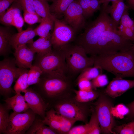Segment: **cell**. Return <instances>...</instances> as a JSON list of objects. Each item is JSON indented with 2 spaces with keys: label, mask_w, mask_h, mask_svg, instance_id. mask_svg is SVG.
Returning a JSON list of instances; mask_svg holds the SVG:
<instances>
[{
  "label": "cell",
  "mask_w": 134,
  "mask_h": 134,
  "mask_svg": "<svg viewBox=\"0 0 134 134\" xmlns=\"http://www.w3.org/2000/svg\"><path fill=\"white\" fill-rule=\"evenodd\" d=\"M94 66L113 74L115 77L134 78V49L114 54L92 57Z\"/></svg>",
  "instance_id": "6da1fadb"
},
{
  "label": "cell",
  "mask_w": 134,
  "mask_h": 134,
  "mask_svg": "<svg viewBox=\"0 0 134 134\" xmlns=\"http://www.w3.org/2000/svg\"><path fill=\"white\" fill-rule=\"evenodd\" d=\"M100 10L98 17L86 26L77 40L76 44L82 48L87 54L90 55L103 32L111 28H117L105 8L102 6Z\"/></svg>",
  "instance_id": "7a4b0ae2"
},
{
  "label": "cell",
  "mask_w": 134,
  "mask_h": 134,
  "mask_svg": "<svg viewBox=\"0 0 134 134\" xmlns=\"http://www.w3.org/2000/svg\"><path fill=\"white\" fill-rule=\"evenodd\" d=\"M66 75L52 71L43 72L38 83L33 88L38 93L43 100H52L69 88Z\"/></svg>",
  "instance_id": "3957f363"
},
{
  "label": "cell",
  "mask_w": 134,
  "mask_h": 134,
  "mask_svg": "<svg viewBox=\"0 0 134 134\" xmlns=\"http://www.w3.org/2000/svg\"><path fill=\"white\" fill-rule=\"evenodd\" d=\"M114 27L103 32L99 38L89 55L91 57L114 54L123 51L125 46V39Z\"/></svg>",
  "instance_id": "277c9868"
},
{
  "label": "cell",
  "mask_w": 134,
  "mask_h": 134,
  "mask_svg": "<svg viewBox=\"0 0 134 134\" xmlns=\"http://www.w3.org/2000/svg\"><path fill=\"white\" fill-rule=\"evenodd\" d=\"M63 49L65 54L68 75L79 74L85 69L94 66V58L88 57L84 49L79 45L70 44Z\"/></svg>",
  "instance_id": "5b68a950"
},
{
  "label": "cell",
  "mask_w": 134,
  "mask_h": 134,
  "mask_svg": "<svg viewBox=\"0 0 134 134\" xmlns=\"http://www.w3.org/2000/svg\"><path fill=\"white\" fill-rule=\"evenodd\" d=\"M95 103V110L98 118L101 131L104 134H116L113 129L116 125L112 113L114 103L113 98L107 95L104 90L100 92Z\"/></svg>",
  "instance_id": "8992f818"
},
{
  "label": "cell",
  "mask_w": 134,
  "mask_h": 134,
  "mask_svg": "<svg viewBox=\"0 0 134 134\" xmlns=\"http://www.w3.org/2000/svg\"><path fill=\"white\" fill-rule=\"evenodd\" d=\"M33 65L39 67L43 72L56 71L67 76V69L65 54L63 49H53L45 54H36Z\"/></svg>",
  "instance_id": "52a82bcc"
},
{
  "label": "cell",
  "mask_w": 134,
  "mask_h": 134,
  "mask_svg": "<svg viewBox=\"0 0 134 134\" xmlns=\"http://www.w3.org/2000/svg\"><path fill=\"white\" fill-rule=\"evenodd\" d=\"M16 66L14 58H5L0 62V93L6 98L12 92L13 83L25 69Z\"/></svg>",
  "instance_id": "ba28073f"
},
{
  "label": "cell",
  "mask_w": 134,
  "mask_h": 134,
  "mask_svg": "<svg viewBox=\"0 0 134 134\" xmlns=\"http://www.w3.org/2000/svg\"><path fill=\"white\" fill-rule=\"evenodd\" d=\"M53 17L54 27L51 37L53 49L62 50L70 44L74 38L76 32L64 21Z\"/></svg>",
  "instance_id": "9c48e42d"
},
{
  "label": "cell",
  "mask_w": 134,
  "mask_h": 134,
  "mask_svg": "<svg viewBox=\"0 0 134 134\" xmlns=\"http://www.w3.org/2000/svg\"><path fill=\"white\" fill-rule=\"evenodd\" d=\"M36 115L30 108L24 112L11 113L5 134H25L35 119Z\"/></svg>",
  "instance_id": "30bf717a"
},
{
  "label": "cell",
  "mask_w": 134,
  "mask_h": 134,
  "mask_svg": "<svg viewBox=\"0 0 134 134\" xmlns=\"http://www.w3.org/2000/svg\"><path fill=\"white\" fill-rule=\"evenodd\" d=\"M56 112L58 114L75 122H85L87 119L86 109L73 103L67 102L56 104Z\"/></svg>",
  "instance_id": "8fae6325"
},
{
  "label": "cell",
  "mask_w": 134,
  "mask_h": 134,
  "mask_svg": "<svg viewBox=\"0 0 134 134\" xmlns=\"http://www.w3.org/2000/svg\"><path fill=\"white\" fill-rule=\"evenodd\" d=\"M64 21L76 32L84 27L85 17L82 9L76 0L68 6L64 15Z\"/></svg>",
  "instance_id": "7c38bea8"
},
{
  "label": "cell",
  "mask_w": 134,
  "mask_h": 134,
  "mask_svg": "<svg viewBox=\"0 0 134 134\" xmlns=\"http://www.w3.org/2000/svg\"><path fill=\"white\" fill-rule=\"evenodd\" d=\"M30 108L43 119L46 115L47 105L40 95L33 88L28 87L22 92Z\"/></svg>",
  "instance_id": "4fadbf2b"
},
{
  "label": "cell",
  "mask_w": 134,
  "mask_h": 134,
  "mask_svg": "<svg viewBox=\"0 0 134 134\" xmlns=\"http://www.w3.org/2000/svg\"><path fill=\"white\" fill-rule=\"evenodd\" d=\"M134 87V80L115 77L104 90L108 96L113 99L119 97L128 90Z\"/></svg>",
  "instance_id": "5bb4252c"
},
{
  "label": "cell",
  "mask_w": 134,
  "mask_h": 134,
  "mask_svg": "<svg viewBox=\"0 0 134 134\" xmlns=\"http://www.w3.org/2000/svg\"><path fill=\"white\" fill-rule=\"evenodd\" d=\"M15 50L14 54L17 66L24 69L31 68L33 66L32 63L35 53L27 44L20 46Z\"/></svg>",
  "instance_id": "9a60e30c"
},
{
  "label": "cell",
  "mask_w": 134,
  "mask_h": 134,
  "mask_svg": "<svg viewBox=\"0 0 134 134\" xmlns=\"http://www.w3.org/2000/svg\"><path fill=\"white\" fill-rule=\"evenodd\" d=\"M36 35L34 29L31 27L13 34L10 42L11 47L15 49L20 46L31 43Z\"/></svg>",
  "instance_id": "2e32d148"
},
{
  "label": "cell",
  "mask_w": 134,
  "mask_h": 134,
  "mask_svg": "<svg viewBox=\"0 0 134 134\" xmlns=\"http://www.w3.org/2000/svg\"><path fill=\"white\" fill-rule=\"evenodd\" d=\"M5 101L7 108L9 110H12L14 112H24L30 108L24 96H22L21 93L16 94L15 95L12 97L6 98Z\"/></svg>",
  "instance_id": "e0dca14e"
},
{
  "label": "cell",
  "mask_w": 134,
  "mask_h": 134,
  "mask_svg": "<svg viewBox=\"0 0 134 134\" xmlns=\"http://www.w3.org/2000/svg\"><path fill=\"white\" fill-rule=\"evenodd\" d=\"M125 0H116L112 2L111 5L105 7L106 11L110 14L111 18L116 27L119 24L121 18L125 10L129 8L125 3Z\"/></svg>",
  "instance_id": "ac0fdd59"
},
{
  "label": "cell",
  "mask_w": 134,
  "mask_h": 134,
  "mask_svg": "<svg viewBox=\"0 0 134 134\" xmlns=\"http://www.w3.org/2000/svg\"><path fill=\"white\" fill-rule=\"evenodd\" d=\"M51 37V34L46 37H40L35 41L27 44V46L35 53L44 54L50 52L53 50Z\"/></svg>",
  "instance_id": "d6986e66"
},
{
  "label": "cell",
  "mask_w": 134,
  "mask_h": 134,
  "mask_svg": "<svg viewBox=\"0 0 134 134\" xmlns=\"http://www.w3.org/2000/svg\"><path fill=\"white\" fill-rule=\"evenodd\" d=\"M13 34L8 28L0 27V56H5L9 52L11 47L10 42Z\"/></svg>",
  "instance_id": "ffe728a7"
},
{
  "label": "cell",
  "mask_w": 134,
  "mask_h": 134,
  "mask_svg": "<svg viewBox=\"0 0 134 134\" xmlns=\"http://www.w3.org/2000/svg\"><path fill=\"white\" fill-rule=\"evenodd\" d=\"M74 0H52V3L50 6L51 15L58 19L64 16L67 8Z\"/></svg>",
  "instance_id": "44dd1931"
},
{
  "label": "cell",
  "mask_w": 134,
  "mask_h": 134,
  "mask_svg": "<svg viewBox=\"0 0 134 134\" xmlns=\"http://www.w3.org/2000/svg\"><path fill=\"white\" fill-rule=\"evenodd\" d=\"M44 124L42 120L35 118L25 134H56L58 133Z\"/></svg>",
  "instance_id": "7402d4cb"
},
{
  "label": "cell",
  "mask_w": 134,
  "mask_h": 134,
  "mask_svg": "<svg viewBox=\"0 0 134 134\" xmlns=\"http://www.w3.org/2000/svg\"><path fill=\"white\" fill-rule=\"evenodd\" d=\"M23 10L22 8L17 1L15 2L11 7L1 17H0V22L6 26L12 25L13 17L17 13H21Z\"/></svg>",
  "instance_id": "603a6c76"
},
{
  "label": "cell",
  "mask_w": 134,
  "mask_h": 134,
  "mask_svg": "<svg viewBox=\"0 0 134 134\" xmlns=\"http://www.w3.org/2000/svg\"><path fill=\"white\" fill-rule=\"evenodd\" d=\"M54 21V17L50 18H42L39 25L34 29L36 35L40 37H46L51 34L50 31L53 29Z\"/></svg>",
  "instance_id": "cb8c5ba5"
},
{
  "label": "cell",
  "mask_w": 134,
  "mask_h": 134,
  "mask_svg": "<svg viewBox=\"0 0 134 134\" xmlns=\"http://www.w3.org/2000/svg\"><path fill=\"white\" fill-rule=\"evenodd\" d=\"M34 2L35 12L42 18L53 17L47 1L46 0H34Z\"/></svg>",
  "instance_id": "d4e9b609"
},
{
  "label": "cell",
  "mask_w": 134,
  "mask_h": 134,
  "mask_svg": "<svg viewBox=\"0 0 134 134\" xmlns=\"http://www.w3.org/2000/svg\"><path fill=\"white\" fill-rule=\"evenodd\" d=\"M75 94L76 100L80 102H86L91 101L98 98L100 92L93 90H74Z\"/></svg>",
  "instance_id": "484cf974"
},
{
  "label": "cell",
  "mask_w": 134,
  "mask_h": 134,
  "mask_svg": "<svg viewBox=\"0 0 134 134\" xmlns=\"http://www.w3.org/2000/svg\"><path fill=\"white\" fill-rule=\"evenodd\" d=\"M42 120L45 125L48 126L57 133H60L59 122L57 113L54 110L51 109L46 112L45 116Z\"/></svg>",
  "instance_id": "4316f807"
},
{
  "label": "cell",
  "mask_w": 134,
  "mask_h": 134,
  "mask_svg": "<svg viewBox=\"0 0 134 134\" xmlns=\"http://www.w3.org/2000/svg\"><path fill=\"white\" fill-rule=\"evenodd\" d=\"M28 71L25 69L16 79L13 88L16 94L23 92L29 87L27 82Z\"/></svg>",
  "instance_id": "83f0119b"
},
{
  "label": "cell",
  "mask_w": 134,
  "mask_h": 134,
  "mask_svg": "<svg viewBox=\"0 0 134 134\" xmlns=\"http://www.w3.org/2000/svg\"><path fill=\"white\" fill-rule=\"evenodd\" d=\"M6 106L0 104V134H5L9 117V110Z\"/></svg>",
  "instance_id": "f1b7e54d"
},
{
  "label": "cell",
  "mask_w": 134,
  "mask_h": 134,
  "mask_svg": "<svg viewBox=\"0 0 134 134\" xmlns=\"http://www.w3.org/2000/svg\"><path fill=\"white\" fill-rule=\"evenodd\" d=\"M29 70L28 84L29 86L36 84L39 82L43 71L38 67L33 65Z\"/></svg>",
  "instance_id": "f546056e"
},
{
  "label": "cell",
  "mask_w": 134,
  "mask_h": 134,
  "mask_svg": "<svg viewBox=\"0 0 134 134\" xmlns=\"http://www.w3.org/2000/svg\"><path fill=\"white\" fill-rule=\"evenodd\" d=\"M88 124L89 126L88 134H99L101 133L99 120L95 110L92 113Z\"/></svg>",
  "instance_id": "4dcf8cb0"
},
{
  "label": "cell",
  "mask_w": 134,
  "mask_h": 134,
  "mask_svg": "<svg viewBox=\"0 0 134 134\" xmlns=\"http://www.w3.org/2000/svg\"><path fill=\"white\" fill-rule=\"evenodd\" d=\"M113 131L116 134H134V119L127 123L116 125Z\"/></svg>",
  "instance_id": "1f68e13d"
},
{
  "label": "cell",
  "mask_w": 134,
  "mask_h": 134,
  "mask_svg": "<svg viewBox=\"0 0 134 134\" xmlns=\"http://www.w3.org/2000/svg\"><path fill=\"white\" fill-rule=\"evenodd\" d=\"M57 113L60 123V133L67 134L75 122Z\"/></svg>",
  "instance_id": "d6a6232c"
},
{
  "label": "cell",
  "mask_w": 134,
  "mask_h": 134,
  "mask_svg": "<svg viewBox=\"0 0 134 134\" xmlns=\"http://www.w3.org/2000/svg\"><path fill=\"white\" fill-rule=\"evenodd\" d=\"M99 69L97 67L94 66L88 67L79 74L77 78H84L90 80H92L100 74Z\"/></svg>",
  "instance_id": "836d02e7"
},
{
  "label": "cell",
  "mask_w": 134,
  "mask_h": 134,
  "mask_svg": "<svg viewBox=\"0 0 134 134\" xmlns=\"http://www.w3.org/2000/svg\"><path fill=\"white\" fill-rule=\"evenodd\" d=\"M91 82L92 89H95L106 85L108 82L107 77L106 75L100 74L93 79Z\"/></svg>",
  "instance_id": "e575fe53"
},
{
  "label": "cell",
  "mask_w": 134,
  "mask_h": 134,
  "mask_svg": "<svg viewBox=\"0 0 134 134\" xmlns=\"http://www.w3.org/2000/svg\"><path fill=\"white\" fill-rule=\"evenodd\" d=\"M118 28L117 31L119 35L134 43V30L131 28L120 25Z\"/></svg>",
  "instance_id": "d590c367"
},
{
  "label": "cell",
  "mask_w": 134,
  "mask_h": 134,
  "mask_svg": "<svg viewBox=\"0 0 134 134\" xmlns=\"http://www.w3.org/2000/svg\"><path fill=\"white\" fill-rule=\"evenodd\" d=\"M129 8L124 11L120 19V25L131 28L134 30V20L130 17L128 13Z\"/></svg>",
  "instance_id": "8d00e7d4"
},
{
  "label": "cell",
  "mask_w": 134,
  "mask_h": 134,
  "mask_svg": "<svg viewBox=\"0 0 134 134\" xmlns=\"http://www.w3.org/2000/svg\"><path fill=\"white\" fill-rule=\"evenodd\" d=\"M23 15L24 21L27 23L31 25L40 23L42 20V18L36 13L24 12Z\"/></svg>",
  "instance_id": "74e56055"
},
{
  "label": "cell",
  "mask_w": 134,
  "mask_h": 134,
  "mask_svg": "<svg viewBox=\"0 0 134 134\" xmlns=\"http://www.w3.org/2000/svg\"><path fill=\"white\" fill-rule=\"evenodd\" d=\"M17 2L21 6L24 12L36 13L34 9V0H18Z\"/></svg>",
  "instance_id": "f35d334b"
},
{
  "label": "cell",
  "mask_w": 134,
  "mask_h": 134,
  "mask_svg": "<svg viewBox=\"0 0 134 134\" xmlns=\"http://www.w3.org/2000/svg\"><path fill=\"white\" fill-rule=\"evenodd\" d=\"M24 21V19L22 17L21 13H17L13 17L12 26H14L16 28L18 32H20L23 31Z\"/></svg>",
  "instance_id": "ab89813d"
},
{
  "label": "cell",
  "mask_w": 134,
  "mask_h": 134,
  "mask_svg": "<svg viewBox=\"0 0 134 134\" xmlns=\"http://www.w3.org/2000/svg\"><path fill=\"white\" fill-rule=\"evenodd\" d=\"M89 126L88 123L83 125H79L71 129L67 134H88Z\"/></svg>",
  "instance_id": "60d3db41"
},
{
  "label": "cell",
  "mask_w": 134,
  "mask_h": 134,
  "mask_svg": "<svg viewBox=\"0 0 134 134\" xmlns=\"http://www.w3.org/2000/svg\"><path fill=\"white\" fill-rule=\"evenodd\" d=\"M81 7L85 17L92 16L90 11V0H76Z\"/></svg>",
  "instance_id": "b9f144b4"
},
{
  "label": "cell",
  "mask_w": 134,
  "mask_h": 134,
  "mask_svg": "<svg viewBox=\"0 0 134 134\" xmlns=\"http://www.w3.org/2000/svg\"><path fill=\"white\" fill-rule=\"evenodd\" d=\"M77 84L79 90H92L91 82L84 78H77Z\"/></svg>",
  "instance_id": "7bdbcfd3"
},
{
  "label": "cell",
  "mask_w": 134,
  "mask_h": 134,
  "mask_svg": "<svg viewBox=\"0 0 134 134\" xmlns=\"http://www.w3.org/2000/svg\"><path fill=\"white\" fill-rule=\"evenodd\" d=\"M18 0H0V17L6 11L10 6Z\"/></svg>",
  "instance_id": "ee69618b"
},
{
  "label": "cell",
  "mask_w": 134,
  "mask_h": 134,
  "mask_svg": "<svg viewBox=\"0 0 134 134\" xmlns=\"http://www.w3.org/2000/svg\"><path fill=\"white\" fill-rule=\"evenodd\" d=\"M128 111L126 114V120L127 122L134 119V100L126 105Z\"/></svg>",
  "instance_id": "f6af8a7d"
},
{
  "label": "cell",
  "mask_w": 134,
  "mask_h": 134,
  "mask_svg": "<svg viewBox=\"0 0 134 134\" xmlns=\"http://www.w3.org/2000/svg\"><path fill=\"white\" fill-rule=\"evenodd\" d=\"M100 0H90V10L92 15L96 11L100 10L101 8Z\"/></svg>",
  "instance_id": "bcb514c9"
},
{
  "label": "cell",
  "mask_w": 134,
  "mask_h": 134,
  "mask_svg": "<svg viewBox=\"0 0 134 134\" xmlns=\"http://www.w3.org/2000/svg\"><path fill=\"white\" fill-rule=\"evenodd\" d=\"M116 0H100V3L102 4V6L104 7H106L108 5L109 3Z\"/></svg>",
  "instance_id": "7dc6e473"
},
{
  "label": "cell",
  "mask_w": 134,
  "mask_h": 134,
  "mask_svg": "<svg viewBox=\"0 0 134 134\" xmlns=\"http://www.w3.org/2000/svg\"><path fill=\"white\" fill-rule=\"evenodd\" d=\"M128 3L127 5L129 9L134 10V0H125Z\"/></svg>",
  "instance_id": "c3c4849f"
},
{
  "label": "cell",
  "mask_w": 134,
  "mask_h": 134,
  "mask_svg": "<svg viewBox=\"0 0 134 134\" xmlns=\"http://www.w3.org/2000/svg\"><path fill=\"white\" fill-rule=\"evenodd\" d=\"M46 0L47 1H52V0Z\"/></svg>",
  "instance_id": "681fc988"
},
{
  "label": "cell",
  "mask_w": 134,
  "mask_h": 134,
  "mask_svg": "<svg viewBox=\"0 0 134 134\" xmlns=\"http://www.w3.org/2000/svg\"><path fill=\"white\" fill-rule=\"evenodd\" d=\"M133 47L134 49V44L133 45Z\"/></svg>",
  "instance_id": "f907efd6"
}]
</instances>
